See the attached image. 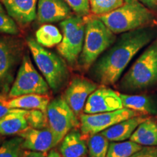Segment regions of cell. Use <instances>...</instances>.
I'll use <instances>...</instances> for the list:
<instances>
[{"label":"cell","instance_id":"obj_1","mask_svg":"<svg viewBox=\"0 0 157 157\" xmlns=\"http://www.w3.org/2000/svg\"><path fill=\"white\" fill-rule=\"evenodd\" d=\"M156 37L157 30L151 25L122 33L92 65L90 75L102 85L114 84L135 55Z\"/></svg>","mask_w":157,"mask_h":157},{"label":"cell","instance_id":"obj_2","mask_svg":"<svg viewBox=\"0 0 157 157\" xmlns=\"http://www.w3.org/2000/svg\"><path fill=\"white\" fill-rule=\"evenodd\" d=\"M84 18L85 35L78 63L84 69H88L115 42L117 36L96 15L90 14Z\"/></svg>","mask_w":157,"mask_h":157},{"label":"cell","instance_id":"obj_3","mask_svg":"<svg viewBox=\"0 0 157 157\" xmlns=\"http://www.w3.org/2000/svg\"><path fill=\"white\" fill-rule=\"evenodd\" d=\"M98 17L115 34L148 26L154 21L151 10L137 0L125 2L111 13Z\"/></svg>","mask_w":157,"mask_h":157},{"label":"cell","instance_id":"obj_4","mask_svg":"<svg viewBox=\"0 0 157 157\" xmlns=\"http://www.w3.org/2000/svg\"><path fill=\"white\" fill-rule=\"evenodd\" d=\"M157 83V39L145 50L121 80L119 87L128 92L145 90Z\"/></svg>","mask_w":157,"mask_h":157},{"label":"cell","instance_id":"obj_5","mask_svg":"<svg viewBox=\"0 0 157 157\" xmlns=\"http://www.w3.org/2000/svg\"><path fill=\"white\" fill-rule=\"evenodd\" d=\"M26 42L35 63L49 87L54 92H58L68 78V70L66 63L58 55L44 48L36 39L29 37Z\"/></svg>","mask_w":157,"mask_h":157},{"label":"cell","instance_id":"obj_6","mask_svg":"<svg viewBox=\"0 0 157 157\" xmlns=\"http://www.w3.org/2000/svg\"><path fill=\"white\" fill-rule=\"evenodd\" d=\"M85 21L83 17L71 15L60 23L63 39L58 45V51L71 65L78 61L83 48L85 35Z\"/></svg>","mask_w":157,"mask_h":157},{"label":"cell","instance_id":"obj_7","mask_svg":"<svg viewBox=\"0 0 157 157\" xmlns=\"http://www.w3.org/2000/svg\"><path fill=\"white\" fill-rule=\"evenodd\" d=\"M46 80L38 73L28 54L23 56L16 77L8 93L9 98H15L29 94L46 95L49 91Z\"/></svg>","mask_w":157,"mask_h":157},{"label":"cell","instance_id":"obj_8","mask_svg":"<svg viewBox=\"0 0 157 157\" xmlns=\"http://www.w3.org/2000/svg\"><path fill=\"white\" fill-rule=\"evenodd\" d=\"M48 126L54 137L55 146L73 128L79 125L77 117L63 97H58L48 104L47 109Z\"/></svg>","mask_w":157,"mask_h":157},{"label":"cell","instance_id":"obj_9","mask_svg":"<svg viewBox=\"0 0 157 157\" xmlns=\"http://www.w3.org/2000/svg\"><path fill=\"white\" fill-rule=\"evenodd\" d=\"M22 48L16 39L0 37V90L9 93L14 82L15 69L21 58Z\"/></svg>","mask_w":157,"mask_h":157},{"label":"cell","instance_id":"obj_10","mask_svg":"<svg viewBox=\"0 0 157 157\" xmlns=\"http://www.w3.org/2000/svg\"><path fill=\"white\" fill-rule=\"evenodd\" d=\"M140 115L134 110L122 108L109 112L93 114L84 113L80 116V129L83 135H93L101 132L121 121Z\"/></svg>","mask_w":157,"mask_h":157},{"label":"cell","instance_id":"obj_11","mask_svg":"<svg viewBox=\"0 0 157 157\" xmlns=\"http://www.w3.org/2000/svg\"><path fill=\"white\" fill-rule=\"evenodd\" d=\"M122 108L123 103L119 93L103 85L97 88L87 98L84 112L93 114L116 111Z\"/></svg>","mask_w":157,"mask_h":157},{"label":"cell","instance_id":"obj_12","mask_svg":"<svg viewBox=\"0 0 157 157\" xmlns=\"http://www.w3.org/2000/svg\"><path fill=\"white\" fill-rule=\"evenodd\" d=\"M98 88V85L82 77L74 78L64 93V99L76 116L85 106L89 96Z\"/></svg>","mask_w":157,"mask_h":157},{"label":"cell","instance_id":"obj_13","mask_svg":"<svg viewBox=\"0 0 157 157\" xmlns=\"http://www.w3.org/2000/svg\"><path fill=\"white\" fill-rule=\"evenodd\" d=\"M71 15V9L64 0H38L36 20L39 23L62 21Z\"/></svg>","mask_w":157,"mask_h":157},{"label":"cell","instance_id":"obj_14","mask_svg":"<svg viewBox=\"0 0 157 157\" xmlns=\"http://www.w3.org/2000/svg\"><path fill=\"white\" fill-rule=\"evenodd\" d=\"M22 137L23 148L38 152H47L55 146L54 137L49 127L34 129L29 127L18 135Z\"/></svg>","mask_w":157,"mask_h":157},{"label":"cell","instance_id":"obj_15","mask_svg":"<svg viewBox=\"0 0 157 157\" xmlns=\"http://www.w3.org/2000/svg\"><path fill=\"white\" fill-rule=\"evenodd\" d=\"M6 10L16 23L25 26L36 19L38 0H2Z\"/></svg>","mask_w":157,"mask_h":157},{"label":"cell","instance_id":"obj_16","mask_svg":"<svg viewBox=\"0 0 157 157\" xmlns=\"http://www.w3.org/2000/svg\"><path fill=\"white\" fill-rule=\"evenodd\" d=\"M147 116L139 115L121 121L101 132L110 141H123L129 138L141 123L148 119Z\"/></svg>","mask_w":157,"mask_h":157},{"label":"cell","instance_id":"obj_17","mask_svg":"<svg viewBox=\"0 0 157 157\" xmlns=\"http://www.w3.org/2000/svg\"><path fill=\"white\" fill-rule=\"evenodd\" d=\"M28 110L12 109L9 113L0 119V135H19L29 126L27 122L26 113Z\"/></svg>","mask_w":157,"mask_h":157},{"label":"cell","instance_id":"obj_18","mask_svg":"<svg viewBox=\"0 0 157 157\" xmlns=\"http://www.w3.org/2000/svg\"><path fill=\"white\" fill-rule=\"evenodd\" d=\"M50 102V98L47 95L29 94L12 98L9 100L5 99L4 101V104L10 109H39L46 113Z\"/></svg>","mask_w":157,"mask_h":157},{"label":"cell","instance_id":"obj_19","mask_svg":"<svg viewBox=\"0 0 157 157\" xmlns=\"http://www.w3.org/2000/svg\"><path fill=\"white\" fill-rule=\"evenodd\" d=\"M59 150L63 157H84L88 151L85 140L76 129L71 130L63 137Z\"/></svg>","mask_w":157,"mask_h":157},{"label":"cell","instance_id":"obj_20","mask_svg":"<svg viewBox=\"0 0 157 157\" xmlns=\"http://www.w3.org/2000/svg\"><path fill=\"white\" fill-rule=\"evenodd\" d=\"M129 139L141 146H157V122L148 117L137 127Z\"/></svg>","mask_w":157,"mask_h":157},{"label":"cell","instance_id":"obj_21","mask_svg":"<svg viewBox=\"0 0 157 157\" xmlns=\"http://www.w3.org/2000/svg\"><path fill=\"white\" fill-rule=\"evenodd\" d=\"M123 106L138 112L157 114V102L147 95L119 94Z\"/></svg>","mask_w":157,"mask_h":157},{"label":"cell","instance_id":"obj_22","mask_svg":"<svg viewBox=\"0 0 157 157\" xmlns=\"http://www.w3.org/2000/svg\"><path fill=\"white\" fill-rule=\"evenodd\" d=\"M63 35L56 26L44 24L36 31V41L44 48H52L61 42Z\"/></svg>","mask_w":157,"mask_h":157},{"label":"cell","instance_id":"obj_23","mask_svg":"<svg viewBox=\"0 0 157 157\" xmlns=\"http://www.w3.org/2000/svg\"><path fill=\"white\" fill-rule=\"evenodd\" d=\"M143 147L132 140L111 142L109 144L106 157H130Z\"/></svg>","mask_w":157,"mask_h":157},{"label":"cell","instance_id":"obj_24","mask_svg":"<svg viewBox=\"0 0 157 157\" xmlns=\"http://www.w3.org/2000/svg\"><path fill=\"white\" fill-rule=\"evenodd\" d=\"M109 146V140L101 133L91 135L87 141L90 157H106Z\"/></svg>","mask_w":157,"mask_h":157},{"label":"cell","instance_id":"obj_25","mask_svg":"<svg viewBox=\"0 0 157 157\" xmlns=\"http://www.w3.org/2000/svg\"><path fill=\"white\" fill-rule=\"evenodd\" d=\"M124 0H90L91 14L96 16L111 13L122 6Z\"/></svg>","mask_w":157,"mask_h":157},{"label":"cell","instance_id":"obj_26","mask_svg":"<svg viewBox=\"0 0 157 157\" xmlns=\"http://www.w3.org/2000/svg\"><path fill=\"white\" fill-rule=\"evenodd\" d=\"M23 141V137L21 136L5 141L0 146V157H21Z\"/></svg>","mask_w":157,"mask_h":157},{"label":"cell","instance_id":"obj_27","mask_svg":"<svg viewBox=\"0 0 157 157\" xmlns=\"http://www.w3.org/2000/svg\"><path fill=\"white\" fill-rule=\"evenodd\" d=\"M0 33L10 35H17L19 33V29L16 22L12 18L1 3H0Z\"/></svg>","mask_w":157,"mask_h":157},{"label":"cell","instance_id":"obj_28","mask_svg":"<svg viewBox=\"0 0 157 157\" xmlns=\"http://www.w3.org/2000/svg\"><path fill=\"white\" fill-rule=\"evenodd\" d=\"M25 118L29 127L34 129H44L48 127V121L47 113L41 110H28Z\"/></svg>","mask_w":157,"mask_h":157},{"label":"cell","instance_id":"obj_29","mask_svg":"<svg viewBox=\"0 0 157 157\" xmlns=\"http://www.w3.org/2000/svg\"><path fill=\"white\" fill-rule=\"evenodd\" d=\"M76 15L87 17L91 14L90 0H64Z\"/></svg>","mask_w":157,"mask_h":157},{"label":"cell","instance_id":"obj_30","mask_svg":"<svg viewBox=\"0 0 157 157\" xmlns=\"http://www.w3.org/2000/svg\"><path fill=\"white\" fill-rule=\"evenodd\" d=\"M130 157H157V148L154 146L144 147Z\"/></svg>","mask_w":157,"mask_h":157},{"label":"cell","instance_id":"obj_31","mask_svg":"<svg viewBox=\"0 0 157 157\" xmlns=\"http://www.w3.org/2000/svg\"><path fill=\"white\" fill-rule=\"evenodd\" d=\"M140 2L151 10H157V0H140Z\"/></svg>","mask_w":157,"mask_h":157},{"label":"cell","instance_id":"obj_32","mask_svg":"<svg viewBox=\"0 0 157 157\" xmlns=\"http://www.w3.org/2000/svg\"><path fill=\"white\" fill-rule=\"evenodd\" d=\"M21 157H46V156H45V153L44 152L29 151L23 152Z\"/></svg>","mask_w":157,"mask_h":157},{"label":"cell","instance_id":"obj_33","mask_svg":"<svg viewBox=\"0 0 157 157\" xmlns=\"http://www.w3.org/2000/svg\"><path fill=\"white\" fill-rule=\"evenodd\" d=\"M5 99L6 98L2 100H0V119L2 118L4 116H5L7 113H9L12 110V109H10V108L7 107L5 104H4V101H5Z\"/></svg>","mask_w":157,"mask_h":157},{"label":"cell","instance_id":"obj_34","mask_svg":"<svg viewBox=\"0 0 157 157\" xmlns=\"http://www.w3.org/2000/svg\"><path fill=\"white\" fill-rule=\"evenodd\" d=\"M47 157H63L62 155H60L58 152H57L56 151H51L50 154L48 155Z\"/></svg>","mask_w":157,"mask_h":157},{"label":"cell","instance_id":"obj_35","mask_svg":"<svg viewBox=\"0 0 157 157\" xmlns=\"http://www.w3.org/2000/svg\"><path fill=\"white\" fill-rule=\"evenodd\" d=\"M5 95H3L2 94V93H0V100H2V99H5Z\"/></svg>","mask_w":157,"mask_h":157},{"label":"cell","instance_id":"obj_36","mask_svg":"<svg viewBox=\"0 0 157 157\" xmlns=\"http://www.w3.org/2000/svg\"><path fill=\"white\" fill-rule=\"evenodd\" d=\"M154 24L156 25H157V21H156V20H154Z\"/></svg>","mask_w":157,"mask_h":157},{"label":"cell","instance_id":"obj_37","mask_svg":"<svg viewBox=\"0 0 157 157\" xmlns=\"http://www.w3.org/2000/svg\"><path fill=\"white\" fill-rule=\"evenodd\" d=\"M125 2H131V1H132V0H124Z\"/></svg>","mask_w":157,"mask_h":157},{"label":"cell","instance_id":"obj_38","mask_svg":"<svg viewBox=\"0 0 157 157\" xmlns=\"http://www.w3.org/2000/svg\"><path fill=\"white\" fill-rule=\"evenodd\" d=\"M0 143H1V138H0Z\"/></svg>","mask_w":157,"mask_h":157}]
</instances>
